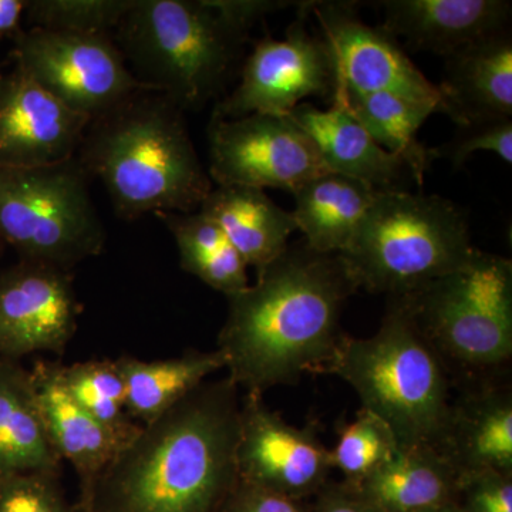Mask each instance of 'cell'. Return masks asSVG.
I'll return each instance as SVG.
<instances>
[{
	"label": "cell",
	"mask_w": 512,
	"mask_h": 512,
	"mask_svg": "<svg viewBox=\"0 0 512 512\" xmlns=\"http://www.w3.org/2000/svg\"><path fill=\"white\" fill-rule=\"evenodd\" d=\"M256 274L254 285L227 298L217 349L229 379L264 394L328 373L345 338L343 308L359 291L342 256L322 254L302 239Z\"/></svg>",
	"instance_id": "6da1fadb"
},
{
	"label": "cell",
	"mask_w": 512,
	"mask_h": 512,
	"mask_svg": "<svg viewBox=\"0 0 512 512\" xmlns=\"http://www.w3.org/2000/svg\"><path fill=\"white\" fill-rule=\"evenodd\" d=\"M239 387L210 380L121 448L74 512H215L237 481Z\"/></svg>",
	"instance_id": "7a4b0ae2"
},
{
	"label": "cell",
	"mask_w": 512,
	"mask_h": 512,
	"mask_svg": "<svg viewBox=\"0 0 512 512\" xmlns=\"http://www.w3.org/2000/svg\"><path fill=\"white\" fill-rule=\"evenodd\" d=\"M184 114L165 94L146 89L90 121L76 157L123 220L197 211L214 188Z\"/></svg>",
	"instance_id": "3957f363"
},
{
	"label": "cell",
	"mask_w": 512,
	"mask_h": 512,
	"mask_svg": "<svg viewBox=\"0 0 512 512\" xmlns=\"http://www.w3.org/2000/svg\"><path fill=\"white\" fill-rule=\"evenodd\" d=\"M328 375L353 387L362 409L390 427L400 448L439 443L453 402V383L399 303L387 301L375 335H345Z\"/></svg>",
	"instance_id": "277c9868"
},
{
	"label": "cell",
	"mask_w": 512,
	"mask_h": 512,
	"mask_svg": "<svg viewBox=\"0 0 512 512\" xmlns=\"http://www.w3.org/2000/svg\"><path fill=\"white\" fill-rule=\"evenodd\" d=\"M458 389L500 379L512 357V264L478 249L450 274L399 298Z\"/></svg>",
	"instance_id": "5b68a950"
},
{
	"label": "cell",
	"mask_w": 512,
	"mask_h": 512,
	"mask_svg": "<svg viewBox=\"0 0 512 512\" xmlns=\"http://www.w3.org/2000/svg\"><path fill=\"white\" fill-rule=\"evenodd\" d=\"M116 30L133 76L184 113L222 92L248 40L208 0H134Z\"/></svg>",
	"instance_id": "8992f818"
},
{
	"label": "cell",
	"mask_w": 512,
	"mask_h": 512,
	"mask_svg": "<svg viewBox=\"0 0 512 512\" xmlns=\"http://www.w3.org/2000/svg\"><path fill=\"white\" fill-rule=\"evenodd\" d=\"M478 249L466 214L439 195L379 191L340 252L357 288L399 298L467 264Z\"/></svg>",
	"instance_id": "52a82bcc"
},
{
	"label": "cell",
	"mask_w": 512,
	"mask_h": 512,
	"mask_svg": "<svg viewBox=\"0 0 512 512\" xmlns=\"http://www.w3.org/2000/svg\"><path fill=\"white\" fill-rule=\"evenodd\" d=\"M77 157L40 167H0V241L22 261L72 272L103 254L106 228Z\"/></svg>",
	"instance_id": "ba28073f"
},
{
	"label": "cell",
	"mask_w": 512,
	"mask_h": 512,
	"mask_svg": "<svg viewBox=\"0 0 512 512\" xmlns=\"http://www.w3.org/2000/svg\"><path fill=\"white\" fill-rule=\"evenodd\" d=\"M12 57L43 89L90 120L146 90L104 33L22 29L13 37Z\"/></svg>",
	"instance_id": "9c48e42d"
},
{
	"label": "cell",
	"mask_w": 512,
	"mask_h": 512,
	"mask_svg": "<svg viewBox=\"0 0 512 512\" xmlns=\"http://www.w3.org/2000/svg\"><path fill=\"white\" fill-rule=\"evenodd\" d=\"M299 9L302 15L289 26L285 39L265 37L256 43L237 87L215 106L212 117L288 116L308 97L332 101L336 76L328 46L306 28L309 2H302Z\"/></svg>",
	"instance_id": "30bf717a"
},
{
	"label": "cell",
	"mask_w": 512,
	"mask_h": 512,
	"mask_svg": "<svg viewBox=\"0 0 512 512\" xmlns=\"http://www.w3.org/2000/svg\"><path fill=\"white\" fill-rule=\"evenodd\" d=\"M210 175L217 185L295 191L329 173L311 137L289 116L211 117Z\"/></svg>",
	"instance_id": "8fae6325"
},
{
	"label": "cell",
	"mask_w": 512,
	"mask_h": 512,
	"mask_svg": "<svg viewBox=\"0 0 512 512\" xmlns=\"http://www.w3.org/2000/svg\"><path fill=\"white\" fill-rule=\"evenodd\" d=\"M336 76V90L394 93L426 101L446 114L439 86L431 83L390 33L366 25L352 2H309ZM336 93V92H335Z\"/></svg>",
	"instance_id": "7c38bea8"
},
{
	"label": "cell",
	"mask_w": 512,
	"mask_h": 512,
	"mask_svg": "<svg viewBox=\"0 0 512 512\" xmlns=\"http://www.w3.org/2000/svg\"><path fill=\"white\" fill-rule=\"evenodd\" d=\"M237 467L239 480L306 501L322 490L333 471L330 448L320 440L316 424L286 423L259 393L241 397Z\"/></svg>",
	"instance_id": "4fadbf2b"
},
{
	"label": "cell",
	"mask_w": 512,
	"mask_h": 512,
	"mask_svg": "<svg viewBox=\"0 0 512 512\" xmlns=\"http://www.w3.org/2000/svg\"><path fill=\"white\" fill-rule=\"evenodd\" d=\"M82 309L72 272L19 259L0 274V356L60 355L76 333Z\"/></svg>",
	"instance_id": "5bb4252c"
},
{
	"label": "cell",
	"mask_w": 512,
	"mask_h": 512,
	"mask_svg": "<svg viewBox=\"0 0 512 512\" xmlns=\"http://www.w3.org/2000/svg\"><path fill=\"white\" fill-rule=\"evenodd\" d=\"M90 121L19 67L0 73V167H40L76 157Z\"/></svg>",
	"instance_id": "9a60e30c"
},
{
	"label": "cell",
	"mask_w": 512,
	"mask_h": 512,
	"mask_svg": "<svg viewBox=\"0 0 512 512\" xmlns=\"http://www.w3.org/2000/svg\"><path fill=\"white\" fill-rule=\"evenodd\" d=\"M62 367L57 362H37L30 377L50 443L62 463L72 464L79 478L80 503L138 431L117 433L84 412L64 386Z\"/></svg>",
	"instance_id": "2e32d148"
},
{
	"label": "cell",
	"mask_w": 512,
	"mask_h": 512,
	"mask_svg": "<svg viewBox=\"0 0 512 512\" xmlns=\"http://www.w3.org/2000/svg\"><path fill=\"white\" fill-rule=\"evenodd\" d=\"M460 390L434 448L458 474L493 470L512 476L510 384L497 380Z\"/></svg>",
	"instance_id": "e0dca14e"
},
{
	"label": "cell",
	"mask_w": 512,
	"mask_h": 512,
	"mask_svg": "<svg viewBox=\"0 0 512 512\" xmlns=\"http://www.w3.org/2000/svg\"><path fill=\"white\" fill-rule=\"evenodd\" d=\"M382 28L407 46L446 57L481 37L508 28L505 0H383Z\"/></svg>",
	"instance_id": "ac0fdd59"
},
{
	"label": "cell",
	"mask_w": 512,
	"mask_h": 512,
	"mask_svg": "<svg viewBox=\"0 0 512 512\" xmlns=\"http://www.w3.org/2000/svg\"><path fill=\"white\" fill-rule=\"evenodd\" d=\"M439 89L457 127L474 120L512 117L510 28L481 37L444 57Z\"/></svg>",
	"instance_id": "d6986e66"
},
{
	"label": "cell",
	"mask_w": 512,
	"mask_h": 512,
	"mask_svg": "<svg viewBox=\"0 0 512 512\" xmlns=\"http://www.w3.org/2000/svg\"><path fill=\"white\" fill-rule=\"evenodd\" d=\"M288 116L311 137L330 173L355 178L379 191L403 190L400 184L409 168L384 150L345 107L330 104L328 110H320L302 103Z\"/></svg>",
	"instance_id": "ffe728a7"
},
{
	"label": "cell",
	"mask_w": 512,
	"mask_h": 512,
	"mask_svg": "<svg viewBox=\"0 0 512 512\" xmlns=\"http://www.w3.org/2000/svg\"><path fill=\"white\" fill-rule=\"evenodd\" d=\"M198 211L221 228L256 272L284 254L298 229L292 212L276 205L264 190L244 185H217Z\"/></svg>",
	"instance_id": "44dd1931"
},
{
	"label": "cell",
	"mask_w": 512,
	"mask_h": 512,
	"mask_svg": "<svg viewBox=\"0 0 512 512\" xmlns=\"http://www.w3.org/2000/svg\"><path fill=\"white\" fill-rule=\"evenodd\" d=\"M62 464L47 436L30 370L0 356V478L62 474Z\"/></svg>",
	"instance_id": "7402d4cb"
},
{
	"label": "cell",
	"mask_w": 512,
	"mask_h": 512,
	"mask_svg": "<svg viewBox=\"0 0 512 512\" xmlns=\"http://www.w3.org/2000/svg\"><path fill=\"white\" fill-rule=\"evenodd\" d=\"M457 480L456 468L437 448L414 446L399 448L353 488L383 512H421L453 503Z\"/></svg>",
	"instance_id": "603a6c76"
},
{
	"label": "cell",
	"mask_w": 512,
	"mask_h": 512,
	"mask_svg": "<svg viewBox=\"0 0 512 512\" xmlns=\"http://www.w3.org/2000/svg\"><path fill=\"white\" fill-rule=\"evenodd\" d=\"M292 211L303 241L322 254H340L365 217L379 190L355 178L325 173L292 192Z\"/></svg>",
	"instance_id": "cb8c5ba5"
},
{
	"label": "cell",
	"mask_w": 512,
	"mask_h": 512,
	"mask_svg": "<svg viewBox=\"0 0 512 512\" xmlns=\"http://www.w3.org/2000/svg\"><path fill=\"white\" fill-rule=\"evenodd\" d=\"M116 362L126 384L128 416L140 424L158 419L214 373L225 370V357L218 349L188 350L161 360L121 356Z\"/></svg>",
	"instance_id": "d4e9b609"
},
{
	"label": "cell",
	"mask_w": 512,
	"mask_h": 512,
	"mask_svg": "<svg viewBox=\"0 0 512 512\" xmlns=\"http://www.w3.org/2000/svg\"><path fill=\"white\" fill-rule=\"evenodd\" d=\"M330 104L345 107L384 150L403 161L416 183L423 185L434 156L431 148L420 143L417 133L431 114L440 113L436 106L400 94L352 90H336Z\"/></svg>",
	"instance_id": "484cf974"
},
{
	"label": "cell",
	"mask_w": 512,
	"mask_h": 512,
	"mask_svg": "<svg viewBox=\"0 0 512 512\" xmlns=\"http://www.w3.org/2000/svg\"><path fill=\"white\" fill-rule=\"evenodd\" d=\"M156 215L173 235L185 272L227 298L248 288V265L214 221L200 211Z\"/></svg>",
	"instance_id": "4316f807"
},
{
	"label": "cell",
	"mask_w": 512,
	"mask_h": 512,
	"mask_svg": "<svg viewBox=\"0 0 512 512\" xmlns=\"http://www.w3.org/2000/svg\"><path fill=\"white\" fill-rule=\"evenodd\" d=\"M64 386L84 412L107 429L136 434L141 424L128 416L126 384L116 359L87 360L62 367Z\"/></svg>",
	"instance_id": "83f0119b"
},
{
	"label": "cell",
	"mask_w": 512,
	"mask_h": 512,
	"mask_svg": "<svg viewBox=\"0 0 512 512\" xmlns=\"http://www.w3.org/2000/svg\"><path fill=\"white\" fill-rule=\"evenodd\" d=\"M393 431L376 414L360 409L355 419L340 427L336 446L330 450L333 470L343 483L357 487L399 450Z\"/></svg>",
	"instance_id": "f1b7e54d"
},
{
	"label": "cell",
	"mask_w": 512,
	"mask_h": 512,
	"mask_svg": "<svg viewBox=\"0 0 512 512\" xmlns=\"http://www.w3.org/2000/svg\"><path fill=\"white\" fill-rule=\"evenodd\" d=\"M133 5L134 0H28L25 18L30 28L110 35Z\"/></svg>",
	"instance_id": "f546056e"
},
{
	"label": "cell",
	"mask_w": 512,
	"mask_h": 512,
	"mask_svg": "<svg viewBox=\"0 0 512 512\" xmlns=\"http://www.w3.org/2000/svg\"><path fill=\"white\" fill-rule=\"evenodd\" d=\"M434 160L446 158L456 168L463 167L476 151H491L504 163H512V120L510 117L474 120L458 127L453 140L431 148Z\"/></svg>",
	"instance_id": "4dcf8cb0"
},
{
	"label": "cell",
	"mask_w": 512,
	"mask_h": 512,
	"mask_svg": "<svg viewBox=\"0 0 512 512\" xmlns=\"http://www.w3.org/2000/svg\"><path fill=\"white\" fill-rule=\"evenodd\" d=\"M0 512H74L60 474L22 473L0 478Z\"/></svg>",
	"instance_id": "1f68e13d"
},
{
	"label": "cell",
	"mask_w": 512,
	"mask_h": 512,
	"mask_svg": "<svg viewBox=\"0 0 512 512\" xmlns=\"http://www.w3.org/2000/svg\"><path fill=\"white\" fill-rule=\"evenodd\" d=\"M453 503L463 512H512V476L493 470L458 474Z\"/></svg>",
	"instance_id": "d6a6232c"
},
{
	"label": "cell",
	"mask_w": 512,
	"mask_h": 512,
	"mask_svg": "<svg viewBox=\"0 0 512 512\" xmlns=\"http://www.w3.org/2000/svg\"><path fill=\"white\" fill-rule=\"evenodd\" d=\"M215 512H311V503L238 480Z\"/></svg>",
	"instance_id": "836d02e7"
},
{
	"label": "cell",
	"mask_w": 512,
	"mask_h": 512,
	"mask_svg": "<svg viewBox=\"0 0 512 512\" xmlns=\"http://www.w3.org/2000/svg\"><path fill=\"white\" fill-rule=\"evenodd\" d=\"M208 3L228 25L245 35L269 13L293 5V2L278 0H208Z\"/></svg>",
	"instance_id": "e575fe53"
},
{
	"label": "cell",
	"mask_w": 512,
	"mask_h": 512,
	"mask_svg": "<svg viewBox=\"0 0 512 512\" xmlns=\"http://www.w3.org/2000/svg\"><path fill=\"white\" fill-rule=\"evenodd\" d=\"M311 512H383L343 481H328L312 498Z\"/></svg>",
	"instance_id": "d590c367"
},
{
	"label": "cell",
	"mask_w": 512,
	"mask_h": 512,
	"mask_svg": "<svg viewBox=\"0 0 512 512\" xmlns=\"http://www.w3.org/2000/svg\"><path fill=\"white\" fill-rule=\"evenodd\" d=\"M28 0H0V39L15 37L20 30V23L25 18Z\"/></svg>",
	"instance_id": "8d00e7d4"
},
{
	"label": "cell",
	"mask_w": 512,
	"mask_h": 512,
	"mask_svg": "<svg viewBox=\"0 0 512 512\" xmlns=\"http://www.w3.org/2000/svg\"><path fill=\"white\" fill-rule=\"evenodd\" d=\"M421 512H463V511H461L460 508H458L456 504L450 503V504L440 505V507L430 508V510L421 511Z\"/></svg>",
	"instance_id": "74e56055"
},
{
	"label": "cell",
	"mask_w": 512,
	"mask_h": 512,
	"mask_svg": "<svg viewBox=\"0 0 512 512\" xmlns=\"http://www.w3.org/2000/svg\"><path fill=\"white\" fill-rule=\"evenodd\" d=\"M5 245H3V242L0 241V258H2L3 252H5Z\"/></svg>",
	"instance_id": "f35d334b"
}]
</instances>
